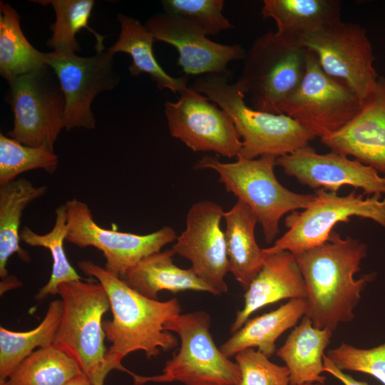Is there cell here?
<instances>
[{"label":"cell","mask_w":385,"mask_h":385,"mask_svg":"<svg viewBox=\"0 0 385 385\" xmlns=\"http://www.w3.org/2000/svg\"><path fill=\"white\" fill-rule=\"evenodd\" d=\"M79 269L98 279L110 301L113 319L103 323L106 339L111 343L106 354L111 371L117 369L130 376L122 359L138 350L151 358L177 346L178 339L165 330L164 324L182 311L179 301L172 298L158 301L146 297L130 288L119 277L90 260L80 261Z\"/></svg>","instance_id":"cell-1"},{"label":"cell","mask_w":385,"mask_h":385,"mask_svg":"<svg viewBox=\"0 0 385 385\" xmlns=\"http://www.w3.org/2000/svg\"><path fill=\"white\" fill-rule=\"evenodd\" d=\"M366 253L364 243L333 231L328 242L294 255L307 289L304 316L314 327L334 332L354 319L361 292L375 278L372 273L354 278Z\"/></svg>","instance_id":"cell-2"},{"label":"cell","mask_w":385,"mask_h":385,"mask_svg":"<svg viewBox=\"0 0 385 385\" xmlns=\"http://www.w3.org/2000/svg\"><path fill=\"white\" fill-rule=\"evenodd\" d=\"M229 76L207 74L197 78L192 88L218 105L232 119L242 148L237 158L255 159L262 155L277 158L309 145L316 137L286 114L260 111L247 106L238 85L230 83Z\"/></svg>","instance_id":"cell-3"},{"label":"cell","mask_w":385,"mask_h":385,"mask_svg":"<svg viewBox=\"0 0 385 385\" xmlns=\"http://www.w3.org/2000/svg\"><path fill=\"white\" fill-rule=\"evenodd\" d=\"M276 160L277 157L266 155L255 159L237 158L234 163H222L205 155L195 164L196 170H215L227 191L250 207L269 244L279 233V221L285 214L307 208L314 199V194L296 193L279 182L274 170Z\"/></svg>","instance_id":"cell-4"},{"label":"cell","mask_w":385,"mask_h":385,"mask_svg":"<svg viewBox=\"0 0 385 385\" xmlns=\"http://www.w3.org/2000/svg\"><path fill=\"white\" fill-rule=\"evenodd\" d=\"M58 294L63 314L53 345L73 358L93 384L111 371L104 345L102 318L110 309L108 294L93 279L65 282Z\"/></svg>","instance_id":"cell-5"},{"label":"cell","mask_w":385,"mask_h":385,"mask_svg":"<svg viewBox=\"0 0 385 385\" xmlns=\"http://www.w3.org/2000/svg\"><path fill=\"white\" fill-rule=\"evenodd\" d=\"M210 323V315L205 311L180 314L165 322V330L175 332L180 339L178 351L166 361L161 374H133L134 384L179 381L185 385H238L239 366L215 345Z\"/></svg>","instance_id":"cell-6"},{"label":"cell","mask_w":385,"mask_h":385,"mask_svg":"<svg viewBox=\"0 0 385 385\" xmlns=\"http://www.w3.org/2000/svg\"><path fill=\"white\" fill-rule=\"evenodd\" d=\"M308 50L268 32L257 38L246 53L237 84L249 96L252 108L274 114L300 83Z\"/></svg>","instance_id":"cell-7"},{"label":"cell","mask_w":385,"mask_h":385,"mask_svg":"<svg viewBox=\"0 0 385 385\" xmlns=\"http://www.w3.org/2000/svg\"><path fill=\"white\" fill-rule=\"evenodd\" d=\"M314 195L307 208L286 217L288 230L272 246L262 249L264 254L289 251L296 255L322 245L330 240L337 223L348 222L351 217L371 220L385 228V197L364 198L355 190L344 196L324 189L317 190Z\"/></svg>","instance_id":"cell-8"},{"label":"cell","mask_w":385,"mask_h":385,"mask_svg":"<svg viewBox=\"0 0 385 385\" xmlns=\"http://www.w3.org/2000/svg\"><path fill=\"white\" fill-rule=\"evenodd\" d=\"M5 101L14 114L8 136L32 147L52 151L62 129L66 101L59 81L49 67L8 82Z\"/></svg>","instance_id":"cell-9"},{"label":"cell","mask_w":385,"mask_h":385,"mask_svg":"<svg viewBox=\"0 0 385 385\" xmlns=\"http://www.w3.org/2000/svg\"><path fill=\"white\" fill-rule=\"evenodd\" d=\"M298 44L317 56L331 77L353 90L364 103L376 91L379 77L366 30L341 19L303 36Z\"/></svg>","instance_id":"cell-10"},{"label":"cell","mask_w":385,"mask_h":385,"mask_svg":"<svg viewBox=\"0 0 385 385\" xmlns=\"http://www.w3.org/2000/svg\"><path fill=\"white\" fill-rule=\"evenodd\" d=\"M363 103L347 85L327 74L315 54L308 50L304 75L281 111L322 138L346 125Z\"/></svg>","instance_id":"cell-11"},{"label":"cell","mask_w":385,"mask_h":385,"mask_svg":"<svg viewBox=\"0 0 385 385\" xmlns=\"http://www.w3.org/2000/svg\"><path fill=\"white\" fill-rule=\"evenodd\" d=\"M96 54L82 57L73 53H46V62L55 73L65 101L64 128L95 129L91 103L101 93L119 83L113 55L108 48H96Z\"/></svg>","instance_id":"cell-12"},{"label":"cell","mask_w":385,"mask_h":385,"mask_svg":"<svg viewBox=\"0 0 385 385\" xmlns=\"http://www.w3.org/2000/svg\"><path fill=\"white\" fill-rule=\"evenodd\" d=\"M65 205L68 225L66 240L81 248L92 246L101 250L106 260L104 268L120 278L142 259L160 251L178 237L169 226L147 235L104 229L95 222L85 202L73 198Z\"/></svg>","instance_id":"cell-13"},{"label":"cell","mask_w":385,"mask_h":385,"mask_svg":"<svg viewBox=\"0 0 385 385\" xmlns=\"http://www.w3.org/2000/svg\"><path fill=\"white\" fill-rule=\"evenodd\" d=\"M205 95L192 88L180 98L164 104L171 136L194 152H214L229 158L237 157L242 140L230 115Z\"/></svg>","instance_id":"cell-14"},{"label":"cell","mask_w":385,"mask_h":385,"mask_svg":"<svg viewBox=\"0 0 385 385\" xmlns=\"http://www.w3.org/2000/svg\"><path fill=\"white\" fill-rule=\"evenodd\" d=\"M224 212L222 206L212 200L194 203L188 211L185 229L172 247L175 255L191 262L195 274L216 295L228 290L225 277L229 262L221 228Z\"/></svg>","instance_id":"cell-15"},{"label":"cell","mask_w":385,"mask_h":385,"mask_svg":"<svg viewBox=\"0 0 385 385\" xmlns=\"http://www.w3.org/2000/svg\"><path fill=\"white\" fill-rule=\"evenodd\" d=\"M155 41L176 48L177 64L187 76L220 74L230 76L227 65L244 60L246 52L238 44L225 45L207 38L201 26L195 21L168 13H159L145 24Z\"/></svg>","instance_id":"cell-16"},{"label":"cell","mask_w":385,"mask_h":385,"mask_svg":"<svg viewBox=\"0 0 385 385\" xmlns=\"http://www.w3.org/2000/svg\"><path fill=\"white\" fill-rule=\"evenodd\" d=\"M276 165L300 184L312 189L337 192L344 186H351L361 189L364 194L385 195V176L356 160L332 151L319 154L307 145L277 158Z\"/></svg>","instance_id":"cell-17"},{"label":"cell","mask_w":385,"mask_h":385,"mask_svg":"<svg viewBox=\"0 0 385 385\" xmlns=\"http://www.w3.org/2000/svg\"><path fill=\"white\" fill-rule=\"evenodd\" d=\"M321 141L331 151L385 173V78H379L376 91L351 120Z\"/></svg>","instance_id":"cell-18"},{"label":"cell","mask_w":385,"mask_h":385,"mask_svg":"<svg viewBox=\"0 0 385 385\" xmlns=\"http://www.w3.org/2000/svg\"><path fill=\"white\" fill-rule=\"evenodd\" d=\"M263 267L244 295V306L237 312L232 334L239 330L250 315L264 307L285 299H306L304 280L295 256L289 251L265 254Z\"/></svg>","instance_id":"cell-19"},{"label":"cell","mask_w":385,"mask_h":385,"mask_svg":"<svg viewBox=\"0 0 385 385\" xmlns=\"http://www.w3.org/2000/svg\"><path fill=\"white\" fill-rule=\"evenodd\" d=\"M223 218L229 272L246 291L265 262V255L255 236L258 220L250 207L239 200L224 212Z\"/></svg>","instance_id":"cell-20"},{"label":"cell","mask_w":385,"mask_h":385,"mask_svg":"<svg viewBox=\"0 0 385 385\" xmlns=\"http://www.w3.org/2000/svg\"><path fill=\"white\" fill-rule=\"evenodd\" d=\"M173 249L159 251L142 259L130 269L122 279L140 294L158 299L161 291L177 293L182 291L215 292L195 274L190 267L182 269L173 263Z\"/></svg>","instance_id":"cell-21"},{"label":"cell","mask_w":385,"mask_h":385,"mask_svg":"<svg viewBox=\"0 0 385 385\" xmlns=\"http://www.w3.org/2000/svg\"><path fill=\"white\" fill-rule=\"evenodd\" d=\"M333 332L314 327L306 316L294 327L277 355L289 371L290 385L319 383L324 384L322 375L324 350L330 344Z\"/></svg>","instance_id":"cell-22"},{"label":"cell","mask_w":385,"mask_h":385,"mask_svg":"<svg viewBox=\"0 0 385 385\" xmlns=\"http://www.w3.org/2000/svg\"><path fill=\"white\" fill-rule=\"evenodd\" d=\"M117 20L120 24V34L113 45L108 48L113 56L123 52L131 56L132 63L128 67L131 76L136 77L147 73L158 89H169L175 93H182L188 88V76L173 77L158 63L153 48L155 39L145 25L123 14H118Z\"/></svg>","instance_id":"cell-23"},{"label":"cell","mask_w":385,"mask_h":385,"mask_svg":"<svg viewBox=\"0 0 385 385\" xmlns=\"http://www.w3.org/2000/svg\"><path fill=\"white\" fill-rule=\"evenodd\" d=\"M306 308L305 299H289L275 310L248 319L220 349L229 358L245 349L254 347L270 357L277 351V339L296 326L305 315Z\"/></svg>","instance_id":"cell-24"},{"label":"cell","mask_w":385,"mask_h":385,"mask_svg":"<svg viewBox=\"0 0 385 385\" xmlns=\"http://www.w3.org/2000/svg\"><path fill=\"white\" fill-rule=\"evenodd\" d=\"M261 11L265 18L275 21L278 36L298 44L303 36L341 19V3L337 0H265Z\"/></svg>","instance_id":"cell-25"},{"label":"cell","mask_w":385,"mask_h":385,"mask_svg":"<svg viewBox=\"0 0 385 385\" xmlns=\"http://www.w3.org/2000/svg\"><path fill=\"white\" fill-rule=\"evenodd\" d=\"M46 191V185L36 187L25 178L0 185L1 281L10 276L6 265L13 254L17 253L24 262H30L29 253L19 245L21 218L24 209Z\"/></svg>","instance_id":"cell-26"},{"label":"cell","mask_w":385,"mask_h":385,"mask_svg":"<svg viewBox=\"0 0 385 385\" xmlns=\"http://www.w3.org/2000/svg\"><path fill=\"white\" fill-rule=\"evenodd\" d=\"M21 17L7 3L0 2V73L7 82L46 68V53L34 48L24 36Z\"/></svg>","instance_id":"cell-27"},{"label":"cell","mask_w":385,"mask_h":385,"mask_svg":"<svg viewBox=\"0 0 385 385\" xmlns=\"http://www.w3.org/2000/svg\"><path fill=\"white\" fill-rule=\"evenodd\" d=\"M63 309V301L55 299L49 303L45 317L34 329L15 332L0 327V385L36 348L53 344Z\"/></svg>","instance_id":"cell-28"},{"label":"cell","mask_w":385,"mask_h":385,"mask_svg":"<svg viewBox=\"0 0 385 385\" xmlns=\"http://www.w3.org/2000/svg\"><path fill=\"white\" fill-rule=\"evenodd\" d=\"M81 374L77 362L52 344L34 351L1 385H63Z\"/></svg>","instance_id":"cell-29"},{"label":"cell","mask_w":385,"mask_h":385,"mask_svg":"<svg viewBox=\"0 0 385 385\" xmlns=\"http://www.w3.org/2000/svg\"><path fill=\"white\" fill-rule=\"evenodd\" d=\"M43 5L50 4L53 9L56 20L51 26V38L46 45L56 53H73L81 51L76 34L86 29L96 38L95 47H103L104 36L88 26L95 6L93 0H47L35 1Z\"/></svg>","instance_id":"cell-30"},{"label":"cell","mask_w":385,"mask_h":385,"mask_svg":"<svg viewBox=\"0 0 385 385\" xmlns=\"http://www.w3.org/2000/svg\"><path fill=\"white\" fill-rule=\"evenodd\" d=\"M68 235L67 213L65 204L56 210V220L52 230L46 234L39 235L25 226L20 232V239L34 247H43L49 250L52 260V272L48 282L36 295L38 301L48 295L58 294L60 284L74 280L83 279L69 263L63 249V242Z\"/></svg>","instance_id":"cell-31"},{"label":"cell","mask_w":385,"mask_h":385,"mask_svg":"<svg viewBox=\"0 0 385 385\" xmlns=\"http://www.w3.org/2000/svg\"><path fill=\"white\" fill-rule=\"evenodd\" d=\"M58 163L54 151L46 147H32L0 133V185L9 183L22 173L43 169L56 172Z\"/></svg>","instance_id":"cell-32"},{"label":"cell","mask_w":385,"mask_h":385,"mask_svg":"<svg viewBox=\"0 0 385 385\" xmlns=\"http://www.w3.org/2000/svg\"><path fill=\"white\" fill-rule=\"evenodd\" d=\"M325 355L338 369L367 374L385 385V343L361 349L342 342Z\"/></svg>","instance_id":"cell-33"},{"label":"cell","mask_w":385,"mask_h":385,"mask_svg":"<svg viewBox=\"0 0 385 385\" xmlns=\"http://www.w3.org/2000/svg\"><path fill=\"white\" fill-rule=\"evenodd\" d=\"M161 4L165 13L195 21L207 35L233 28L222 14V0H163Z\"/></svg>","instance_id":"cell-34"},{"label":"cell","mask_w":385,"mask_h":385,"mask_svg":"<svg viewBox=\"0 0 385 385\" xmlns=\"http://www.w3.org/2000/svg\"><path fill=\"white\" fill-rule=\"evenodd\" d=\"M235 356L241 375L238 385H290L287 367L270 361L260 351L247 348Z\"/></svg>","instance_id":"cell-35"},{"label":"cell","mask_w":385,"mask_h":385,"mask_svg":"<svg viewBox=\"0 0 385 385\" xmlns=\"http://www.w3.org/2000/svg\"><path fill=\"white\" fill-rule=\"evenodd\" d=\"M323 370L324 372L329 373L337 379L343 385H369L366 381L356 380L349 374L338 369L332 364L325 354L323 358Z\"/></svg>","instance_id":"cell-36"},{"label":"cell","mask_w":385,"mask_h":385,"mask_svg":"<svg viewBox=\"0 0 385 385\" xmlns=\"http://www.w3.org/2000/svg\"><path fill=\"white\" fill-rule=\"evenodd\" d=\"M21 285V282L14 275H10L8 279L1 281L0 294L2 295L6 292L12 289H16Z\"/></svg>","instance_id":"cell-37"},{"label":"cell","mask_w":385,"mask_h":385,"mask_svg":"<svg viewBox=\"0 0 385 385\" xmlns=\"http://www.w3.org/2000/svg\"><path fill=\"white\" fill-rule=\"evenodd\" d=\"M63 385H93V384L83 373L72 378Z\"/></svg>","instance_id":"cell-38"},{"label":"cell","mask_w":385,"mask_h":385,"mask_svg":"<svg viewBox=\"0 0 385 385\" xmlns=\"http://www.w3.org/2000/svg\"><path fill=\"white\" fill-rule=\"evenodd\" d=\"M106 378L105 377H101L98 379L94 383L93 385H103Z\"/></svg>","instance_id":"cell-39"},{"label":"cell","mask_w":385,"mask_h":385,"mask_svg":"<svg viewBox=\"0 0 385 385\" xmlns=\"http://www.w3.org/2000/svg\"><path fill=\"white\" fill-rule=\"evenodd\" d=\"M300 385H324V384H319V383H311V384H300Z\"/></svg>","instance_id":"cell-40"}]
</instances>
